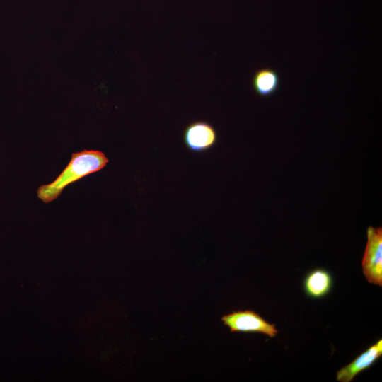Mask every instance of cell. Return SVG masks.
<instances>
[{"label":"cell","mask_w":382,"mask_h":382,"mask_svg":"<svg viewBox=\"0 0 382 382\" xmlns=\"http://www.w3.org/2000/svg\"><path fill=\"white\" fill-rule=\"evenodd\" d=\"M108 162V158L100 151L84 150L73 153L70 162L62 173L51 183L38 187V198L45 203L52 202L61 195L67 185L101 170Z\"/></svg>","instance_id":"cell-1"},{"label":"cell","mask_w":382,"mask_h":382,"mask_svg":"<svg viewBox=\"0 0 382 382\" xmlns=\"http://www.w3.org/2000/svg\"><path fill=\"white\" fill-rule=\"evenodd\" d=\"M366 280L382 286V228H367V243L361 262Z\"/></svg>","instance_id":"cell-2"},{"label":"cell","mask_w":382,"mask_h":382,"mask_svg":"<svg viewBox=\"0 0 382 382\" xmlns=\"http://www.w3.org/2000/svg\"><path fill=\"white\" fill-rule=\"evenodd\" d=\"M221 320L231 332H260L270 337L278 333L274 324L267 322L253 310L233 311L223 316Z\"/></svg>","instance_id":"cell-3"},{"label":"cell","mask_w":382,"mask_h":382,"mask_svg":"<svg viewBox=\"0 0 382 382\" xmlns=\"http://www.w3.org/2000/svg\"><path fill=\"white\" fill-rule=\"evenodd\" d=\"M183 140L188 149L193 152H203L214 146L217 133L214 127L204 121L190 123L183 132Z\"/></svg>","instance_id":"cell-4"},{"label":"cell","mask_w":382,"mask_h":382,"mask_svg":"<svg viewBox=\"0 0 382 382\" xmlns=\"http://www.w3.org/2000/svg\"><path fill=\"white\" fill-rule=\"evenodd\" d=\"M382 355V340L371 345L352 361L341 368L336 374L340 382H350L360 372L369 369Z\"/></svg>","instance_id":"cell-5"},{"label":"cell","mask_w":382,"mask_h":382,"mask_svg":"<svg viewBox=\"0 0 382 382\" xmlns=\"http://www.w3.org/2000/svg\"><path fill=\"white\" fill-rule=\"evenodd\" d=\"M332 286V278L330 272L324 269H316L311 271L303 282L306 294L315 299L326 296L331 290Z\"/></svg>","instance_id":"cell-6"},{"label":"cell","mask_w":382,"mask_h":382,"mask_svg":"<svg viewBox=\"0 0 382 382\" xmlns=\"http://www.w3.org/2000/svg\"><path fill=\"white\" fill-rule=\"evenodd\" d=\"M252 86L257 95L263 98L269 97L279 89L280 77L273 69H259L253 74Z\"/></svg>","instance_id":"cell-7"}]
</instances>
